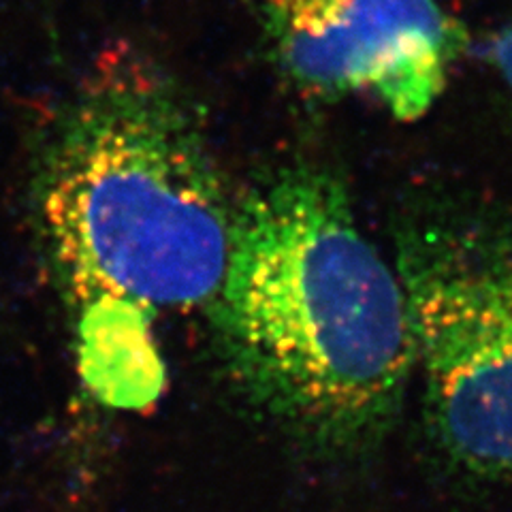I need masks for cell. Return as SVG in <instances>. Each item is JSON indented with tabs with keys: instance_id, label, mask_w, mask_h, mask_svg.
Returning <instances> with one entry per match:
<instances>
[{
	"instance_id": "obj_3",
	"label": "cell",
	"mask_w": 512,
	"mask_h": 512,
	"mask_svg": "<svg viewBox=\"0 0 512 512\" xmlns=\"http://www.w3.org/2000/svg\"><path fill=\"white\" fill-rule=\"evenodd\" d=\"M393 263L431 451L461 485L512 491V220L412 222Z\"/></svg>"
},
{
	"instance_id": "obj_1",
	"label": "cell",
	"mask_w": 512,
	"mask_h": 512,
	"mask_svg": "<svg viewBox=\"0 0 512 512\" xmlns=\"http://www.w3.org/2000/svg\"><path fill=\"white\" fill-rule=\"evenodd\" d=\"M210 306L229 378L303 451L346 463L387 440L414 374L412 318L335 175L286 167L248 192Z\"/></svg>"
},
{
	"instance_id": "obj_4",
	"label": "cell",
	"mask_w": 512,
	"mask_h": 512,
	"mask_svg": "<svg viewBox=\"0 0 512 512\" xmlns=\"http://www.w3.org/2000/svg\"><path fill=\"white\" fill-rule=\"evenodd\" d=\"M280 71L310 96H370L421 120L448 82L459 35L438 0H261Z\"/></svg>"
},
{
	"instance_id": "obj_2",
	"label": "cell",
	"mask_w": 512,
	"mask_h": 512,
	"mask_svg": "<svg viewBox=\"0 0 512 512\" xmlns=\"http://www.w3.org/2000/svg\"><path fill=\"white\" fill-rule=\"evenodd\" d=\"M32 188L39 237L79 318L150 325L216 297L235 207L199 109L150 58L101 60L54 120Z\"/></svg>"
},
{
	"instance_id": "obj_5",
	"label": "cell",
	"mask_w": 512,
	"mask_h": 512,
	"mask_svg": "<svg viewBox=\"0 0 512 512\" xmlns=\"http://www.w3.org/2000/svg\"><path fill=\"white\" fill-rule=\"evenodd\" d=\"M487 58L495 73H498L500 82L512 96V22L506 24L498 35L493 37L487 50Z\"/></svg>"
}]
</instances>
